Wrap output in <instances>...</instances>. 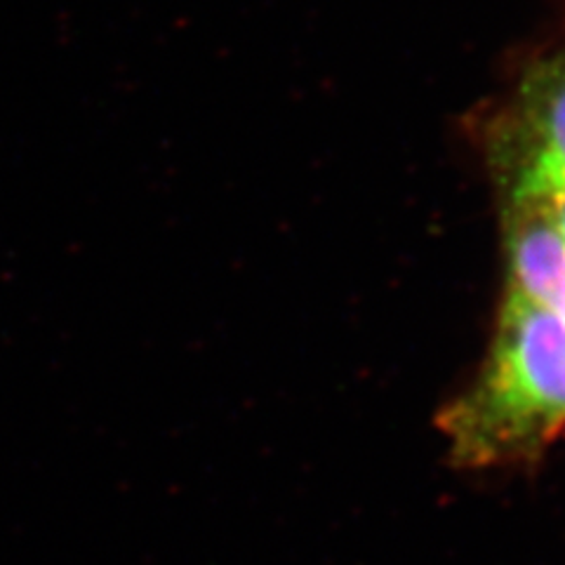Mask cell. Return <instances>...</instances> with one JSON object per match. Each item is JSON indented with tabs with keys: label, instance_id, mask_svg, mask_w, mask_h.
Masks as SVG:
<instances>
[{
	"label": "cell",
	"instance_id": "1",
	"mask_svg": "<svg viewBox=\"0 0 565 565\" xmlns=\"http://www.w3.org/2000/svg\"><path fill=\"white\" fill-rule=\"evenodd\" d=\"M438 427L459 469L537 462L565 429V321L509 290L481 375Z\"/></svg>",
	"mask_w": 565,
	"mask_h": 565
},
{
	"label": "cell",
	"instance_id": "2",
	"mask_svg": "<svg viewBox=\"0 0 565 565\" xmlns=\"http://www.w3.org/2000/svg\"><path fill=\"white\" fill-rule=\"evenodd\" d=\"M490 151L500 180H565V47L525 71Z\"/></svg>",
	"mask_w": 565,
	"mask_h": 565
},
{
	"label": "cell",
	"instance_id": "3",
	"mask_svg": "<svg viewBox=\"0 0 565 565\" xmlns=\"http://www.w3.org/2000/svg\"><path fill=\"white\" fill-rule=\"evenodd\" d=\"M511 288L552 309L565 290V241L550 212L535 199H504Z\"/></svg>",
	"mask_w": 565,
	"mask_h": 565
},
{
	"label": "cell",
	"instance_id": "4",
	"mask_svg": "<svg viewBox=\"0 0 565 565\" xmlns=\"http://www.w3.org/2000/svg\"><path fill=\"white\" fill-rule=\"evenodd\" d=\"M509 196H525V199H535L544 205V210L550 212L552 222L556 224L558 234L565 241V180H550L542 182L527 191H519V193H509ZM504 196V199H509Z\"/></svg>",
	"mask_w": 565,
	"mask_h": 565
}]
</instances>
